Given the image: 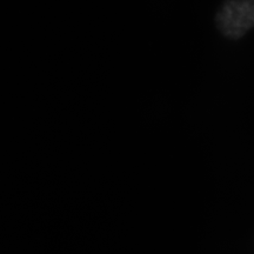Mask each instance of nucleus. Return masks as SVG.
Here are the masks:
<instances>
[{
    "label": "nucleus",
    "mask_w": 254,
    "mask_h": 254,
    "mask_svg": "<svg viewBox=\"0 0 254 254\" xmlns=\"http://www.w3.org/2000/svg\"><path fill=\"white\" fill-rule=\"evenodd\" d=\"M214 25L225 39H244L254 30V0H224L215 11Z\"/></svg>",
    "instance_id": "nucleus-1"
}]
</instances>
